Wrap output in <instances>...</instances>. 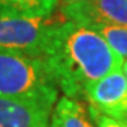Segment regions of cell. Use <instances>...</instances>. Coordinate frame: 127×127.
<instances>
[{
  "label": "cell",
  "mask_w": 127,
  "mask_h": 127,
  "mask_svg": "<svg viewBox=\"0 0 127 127\" xmlns=\"http://www.w3.org/2000/svg\"><path fill=\"white\" fill-rule=\"evenodd\" d=\"M51 113L44 104L0 96V127H50Z\"/></svg>",
  "instance_id": "8992f818"
},
{
  "label": "cell",
  "mask_w": 127,
  "mask_h": 127,
  "mask_svg": "<svg viewBox=\"0 0 127 127\" xmlns=\"http://www.w3.org/2000/svg\"><path fill=\"white\" fill-rule=\"evenodd\" d=\"M86 0H59L58 4H59V9L62 7H68V6H75V4H81Z\"/></svg>",
  "instance_id": "8fae6325"
},
{
  "label": "cell",
  "mask_w": 127,
  "mask_h": 127,
  "mask_svg": "<svg viewBox=\"0 0 127 127\" xmlns=\"http://www.w3.org/2000/svg\"><path fill=\"white\" fill-rule=\"evenodd\" d=\"M50 127H93L86 110L78 100L64 96L57 100L50 119Z\"/></svg>",
  "instance_id": "52a82bcc"
},
{
  "label": "cell",
  "mask_w": 127,
  "mask_h": 127,
  "mask_svg": "<svg viewBox=\"0 0 127 127\" xmlns=\"http://www.w3.org/2000/svg\"><path fill=\"white\" fill-rule=\"evenodd\" d=\"M91 28L96 30L122 58H127V27L113 24H97Z\"/></svg>",
  "instance_id": "9c48e42d"
},
{
  "label": "cell",
  "mask_w": 127,
  "mask_h": 127,
  "mask_svg": "<svg viewBox=\"0 0 127 127\" xmlns=\"http://www.w3.org/2000/svg\"><path fill=\"white\" fill-rule=\"evenodd\" d=\"M0 96L54 109L58 99V85L44 58L0 51Z\"/></svg>",
  "instance_id": "7a4b0ae2"
},
{
  "label": "cell",
  "mask_w": 127,
  "mask_h": 127,
  "mask_svg": "<svg viewBox=\"0 0 127 127\" xmlns=\"http://www.w3.org/2000/svg\"><path fill=\"white\" fill-rule=\"evenodd\" d=\"M123 72L126 75V81H127V59L124 61V64H123Z\"/></svg>",
  "instance_id": "7c38bea8"
},
{
  "label": "cell",
  "mask_w": 127,
  "mask_h": 127,
  "mask_svg": "<svg viewBox=\"0 0 127 127\" xmlns=\"http://www.w3.org/2000/svg\"><path fill=\"white\" fill-rule=\"evenodd\" d=\"M44 61L58 88L72 99L85 95L92 83L124 64L96 30L66 20L59 23Z\"/></svg>",
  "instance_id": "6da1fadb"
},
{
  "label": "cell",
  "mask_w": 127,
  "mask_h": 127,
  "mask_svg": "<svg viewBox=\"0 0 127 127\" xmlns=\"http://www.w3.org/2000/svg\"><path fill=\"white\" fill-rule=\"evenodd\" d=\"M89 113L92 120L97 127H127V119H114L107 114L100 113L93 106H89Z\"/></svg>",
  "instance_id": "30bf717a"
},
{
  "label": "cell",
  "mask_w": 127,
  "mask_h": 127,
  "mask_svg": "<svg viewBox=\"0 0 127 127\" xmlns=\"http://www.w3.org/2000/svg\"><path fill=\"white\" fill-rule=\"evenodd\" d=\"M61 21L0 13V51L44 58L54 44Z\"/></svg>",
  "instance_id": "3957f363"
},
{
  "label": "cell",
  "mask_w": 127,
  "mask_h": 127,
  "mask_svg": "<svg viewBox=\"0 0 127 127\" xmlns=\"http://www.w3.org/2000/svg\"><path fill=\"white\" fill-rule=\"evenodd\" d=\"M85 96L100 113L114 119H127V81L123 68L92 83Z\"/></svg>",
  "instance_id": "277c9868"
},
{
  "label": "cell",
  "mask_w": 127,
  "mask_h": 127,
  "mask_svg": "<svg viewBox=\"0 0 127 127\" xmlns=\"http://www.w3.org/2000/svg\"><path fill=\"white\" fill-rule=\"evenodd\" d=\"M64 20L79 26L113 24L127 27V0H86L81 4L62 7Z\"/></svg>",
  "instance_id": "5b68a950"
},
{
  "label": "cell",
  "mask_w": 127,
  "mask_h": 127,
  "mask_svg": "<svg viewBox=\"0 0 127 127\" xmlns=\"http://www.w3.org/2000/svg\"><path fill=\"white\" fill-rule=\"evenodd\" d=\"M59 0H0V13L28 18H48Z\"/></svg>",
  "instance_id": "ba28073f"
}]
</instances>
